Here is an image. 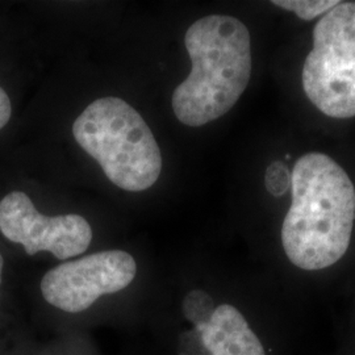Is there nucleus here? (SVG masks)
<instances>
[{"label": "nucleus", "mask_w": 355, "mask_h": 355, "mask_svg": "<svg viewBox=\"0 0 355 355\" xmlns=\"http://www.w3.org/2000/svg\"><path fill=\"white\" fill-rule=\"evenodd\" d=\"M291 207L282 243L292 265L306 271L337 263L349 249L355 189L347 173L324 153H306L291 173Z\"/></svg>", "instance_id": "nucleus-1"}, {"label": "nucleus", "mask_w": 355, "mask_h": 355, "mask_svg": "<svg viewBox=\"0 0 355 355\" xmlns=\"http://www.w3.org/2000/svg\"><path fill=\"white\" fill-rule=\"evenodd\" d=\"M192 69L173 94V110L187 127L215 121L240 101L252 76L248 26L228 15H209L187 29Z\"/></svg>", "instance_id": "nucleus-2"}, {"label": "nucleus", "mask_w": 355, "mask_h": 355, "mask_svg": "<svg viewBox=\"0 0 355 355\" xmlns=\"http://www.w3.org/2000/svg\"><path fill=\"white\" fill-rule=\"evenodd\" d=\"M73 135L121 190H148L161 175L162 154L152 129L120 98L107 96L91 103L78 116Z\"/></svg>", "instance_id": "nucleus-3"}, {"label": "nucleus", "mask_w": 355, "mask_h": 355, "mask_svg": "<svg viewBox=\"0 0 355 355\" xmlns=\"http://www.w3.org/2000/svg\"><path fill=\"white\" fill-rule=\"evenodd\" d=\"M302 83L306 98L333 119L355 116V1H340L313 28Z\"/></svg>", "instance_id": "nucleus-4"}, {"label": "nucleus", "mask_w": 355, "mask_h": 355, "mask_svg": "<svg viewBox=\"0 0 355 355\" xmlns=\"http://www.w3.org/2000/svg\"><path fill=\"white\" fill-rule=\"evenodd\" d=\"M136 274L137 265L130 254L104 250L51 268L41 280V292L53 306L79 313L103 295L127 288Z\"/></svg>", "instance_id": "nucleus-5"}, {"label": "nucleus", "mask_w": 355, "mask_h": 355, "mask_svg": "<svg viewBox=\"0 0 355 355\" xmlns=\"http://www.w3.org/2000/svg\"><path fill=\"white\" fill-rule=\"evenodd\" d=\"M0 232L28 255L49 252L64 261L85 253L92 241L89 221L79 215H41L31 198L13 191L0 200Z\"/></svg>", "instance_id": "nucleus-6"}, {"label": "nucleus", "mask_w": 355, "mask_h": 355, "mask_svg": "<svg viewBox=\"0 0 355 355\" xmlns=\"http://www.w3.org/2000/svg\"><path fill=\"white\" fill-rule=\"evenodd\" d=\"M196 330L211 355H266L246 318L233 305L217 306L211 320L196 325Z\"/></svg>", "instance_id": "nucleus-7"}, {"label": "nucleus", "mask_w": 355, "mask_h": 355, "mask_svg": "<svg viewBox=\"0 0 355 355\" xmlns=\"http://www.w3.org/2000/svg\"><path fill=\"white\" fill-rule=\"evenodd\" d=\"M340 1L337 0H274L272 4L293 12L302 20H313L333 10Z\"/></svg>", "instance_id": "nucleus-8"}, {"label": "nucleus", "mask_w": 355, "mask_h": 355, "mask_svg": "<svg viewBox=\"0 0 355 355\" xmlns=\"http://www.w3.org/2000/svg\"><path fill=\"white\" fill-rule=\"evenodd\" d=\"M214 299L202 290H193L183 300L184 318L196 325L208 322L215 312Z\"/></svg>", "instance_id": "nucleus-9"}, {"label": "nucleus", "mask_w": 355, "mask_h": 355, "mask_svg": "<svg viewBox=\"0 0 355 355\" xmlns=\"http://www.w3.org/2000/svg\"><path fill=\"white\" fill-rule=\"evenodd\" d=\"M266 189L272 196H282L291 189V171L283 162H274L267 167Z\"/></svg>", "instance_id": "nucleus-10"}, {"label": "nucleus", "mask_w": 355, "mask_h": 355, "mask_svg": "<svg viewBox=\"0 0 355 355\" xmlns=\"http://www.w3.org/2000/svg\"><path fill=\"white\" fill-rule=\"evenodd\" d=\"M12 105L6 91L0 87V129L6 127L11 119Z\"/></svg>", "instance_id": "nucleus-11"}, {"label": "nucleus", "mask_w": 355, "mask_h": 355, "mask_svg": "<svg viewBox=\"0 0 355 355\" xmlns=\"http://www.w3.org/2000/svg\"><path fill=\"white\" fill-rule=\"evenodd\" d=\"M3 267H4V259L0 254V284H1V274H3Z\"/></svg>", "instance_id": "nucleus-12"}]
</instances>
